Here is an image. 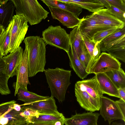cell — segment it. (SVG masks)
I'll return each mask as SVG.
<instances>
[{
    "instance_id": "15",
    "label": "cell",
    "mask_w": 125,
    "mask_h": 125,
    "mask_svg": "<svg viewBox=\"0 0 125 125\" xmlns=\"http://www.w3.org/2000/svg\"><path fill=\"white\" fill-rule=\"evenodd\" d=\"M94 13L97 20L104 26L121 29L125 27V23L111 14L106 8L101 9Z\"/></svg>"
},
{
    "instance_id": "47",
    "label": "cell",
    "mask_w": 125,
    "mask_h": 125,
    "mask_svg": "<svg viewBox=\"0 0 125 125\" xmlns=\"http://www.w3.org/2000/svg\"><path fill=\"white\" fill-rule=\"evenodd\" d=\"M111 125H123L121 123H119L116 122H113Z\"/></svg>"
},
{
    "instance_id": "25",
    "label": "cell",
    "mask_w": 125,
    "mask_h": 125,
    "mask_svg": "<svg viewBox=\"0 0 125 125\" xmlns=\"http://www.w3.org/2000/svg\"><path fill=\"white\" fill-rule=\"evenodd\" d=\"M9 79L6 72V63L3 57L0 55V94L6 95L11 93L8 84Z\"/></svg>"
},
{
    "instance_id": "48",
    "label": "cell",
    "mask_w": 125,
    "mask_h": 125,
    "mask_svg": "<svg viewBox=\"0 0 125 125\" xmlns=\"http://www.w3.org/2000/svg\"><path fill=\"white\" fill-rule=\"evenodd\" d=\"M3 116H1V117H0V119H1V117Z\"/></svg>"
},
{
    "instance_id": "2",
    "label": "cell",
    "mask_w": 125,
    "mask_h": 125,
    "mask_svg": "<svg viewBox=\"0 0 125 125\" xmlns=\"http://www.w3.org/2000/svg\"><path fill=\"white\" fill-rule=\"evenodd\" d=\"M51 96L56 98L59 102L65 99L68 87L71 84V71L56 67L48 69L44 72Z\"/></svg>"
},
{
    "instance_id": "27",
    "label": "cell",
    "mask_w": 125,
    "mask_h": 125,
    "mask_svg": "<svg viewBox=\"0 0 125 125\" xmlns=\"http://www.w3.org/2000/svg\"><path fill=\"white\" fill-rule=\"evenodd\" d=\"M117 89L125 88V73L122 68L105 73Z\"/></svg>"
},
{
    "instance_id": "40",
    "label": "cell",
    "mask_w": 125,
    "mask_h": 125,
    "mask_svg": "<svg viewBox=\"0 0 125 125\" xmlns=\"http://www.w3.org/2000/svg\"><path fill=\"white\" fill-rule=\"evenodd\" d=\"M119 98L125 102V88L118 89Z\"/></svg>"
},
{
    "instance_id": "32",
    "label": "cell",
    "mask_w": 125,
    "mask_h": 125,
    "mask_svg": "<svg viewBox=\"0 0 125 125\" xmlns=\"http://www.w3.org/2000/svg\"><path fill=\"white\" fill-rule=\"evenodd\" d=\"M100 42L96 43L93 52V56L89 61L86 71L89 74H90L91 69L101 54Z\"/></svg>"
},
{
    "instance_id": "49",
    "label": "cell",
    "mask_w": 125,
    "mask_h": 125,
    "mask_svg": "<svg viewBox=\"0 0 125 125\" xmlns=\"http://www.w3.org/2000/svg\"><path fill=\"white\" fill-rule=\"evenodd\" d=\"M97 125V124H96V125Z\"/></svg>"
},
{
    "instance_id": "6",
    "label": "cell",
    "mask_w": 125,
    "mask_h": 125,
    "mask_svg": "<svg viewBox=\"0 0 125 125\" xmlns=\"http://www.w3.org/2000/svg\"><path fill=\"white\" fill-rule=\"evenodd\" d=\"M100 115L109 125L114 121L121 120L125 122L124 115L115 101L103 96L100 98Z\"/></svg>"
},
{
    "instance_id": "12",
    "label": "cell",
    "mask_w": 125,
    "mask_h": 125,
    "mask_svg": "<svg viewBox=\"0 0 125 125\" xmlns=\"http://www.w3.org/2000/svg\"><path fill=\"white\" fill-rule=\"evenodd\" d=\"M47 6L50 11L52 18L58 20L67 28H74L79 25L81 19L72 13L61 9Z\"/></svg>"
},
{
    "instance_id": "30",
    "label": "cell",
    "mask_w": 125,
    "mask_h": 125,
    "mask_svg": "<svg viewBox=\"0 0 125 125\" xmlns=\"http://www.w3.org/2000/svg\"><path fill=\"white\" fill-rule=\"evenodd\" d=\"M78 57L86 69L90 57L83 40L80 43Z\"/></svg>"
},
{
    "instance_id": "46",
    "label": "cell",
    "mask_w": 125,
    "mask_h": 125,
    "mask_svg": "<svg viewBox=\"0 0 125 125\" xmlns=\"http://www.w3.org/2000/svg\"><path fill=\"white\" fill-rule=\"evenodd\" d=\"M9 0H0V5L4 4L8 1Z\"/></svg>"
},
{
    "instance_id": "7",
    "label": "cell",
    "mask_w": 125,
    "mask_h": 125,
    "mask_svg": "<svg viewBox=\"0 0 125 125\" xmlns=\"http://www.w3.org/2000/svg\"><path fill=\"white\" fill-rule=\"evenodd\" d=\"M80 19L78 26L81 34L91 41H93L94 36L97 32L112 28L102 25L97 19L94 13Z\"/></svg>"
},
{
    "instance_id": "9",
    "label": "cell",
    "mask_w": 125,
    "mask_h": 125,
    "mask_svg": "<svg viewBox=\"0 0 125 125\" xmlns=\"http://www.w3.org/2000/svg\"><path fill=\"white\" fill-rule=\"evenodd\" d=\"M16 76V81L13 84L15 89V96L19 88L27 90V85L31 84L28 78V53L26 48L23 51L21 60L17 69Z\"/></svg>"
},
{
    "instance_id": "19",
    "label": "cell",
    "mask_w": 125,
    "mask_h": 125,
    "mask_svg": "<svg viewBox=\"0 0 125 125\" xmlns=\"http://www.w3.org/2000/svg\"><path fill=\"white\" fill-rule=\"evenodd\" d=\"M47 6L62 9L68 11L78 17L82 11V8L79 5L73 3L64 2L59 0H41Z\"/></svg>"
},
{
    "instance_id": "5",
    "label": "cell",
    "mask_w": 125,
    "mask_h": 125,
    "mask_svg": "<svg viewBox=\"0 0 125 125\" xmlns=\"http://www.w3.org/2000/svg\"><path fill=\"white\" fill-rule=\"evenodd\" d=\"M42 35L45 43L68 52L70 46L69 34L60 26H49L43 31Z\"/></svg>"
},
{
    "instance_id": "17",
    "label": "cell",
    "mask_w": 125,
    "mask_h": 125,
    "mask_svg": "<svg viewBox=\"0 0 125 125\" xmlns=\"http://www.w3.org/2000/svg\"><path fill=\"white\" fill-rule=\"evenodd\" d=\"M95 75L103 94L119 98L117 88L105 73H99Z\"/></svg>"
},
{
    "instance_id": "31",
    "label": "cell",
    "mask_w": 125,
    "mask_h": 125,
    "mask_svg": "<svg viewBox=\"0 0 125 125\" xmlns=\"http://www.w3.org/2000/svg\"><path fill=\"white\" fill-rule=\"evenodd\" d=\"M121 29H122L114 27L99 31L94 35L93 41L95 43L97 42H100L108 36Z\"/></svg>"
},
{
    "instance_id": "38",
    "label": "cell",
    "mask_w": 125,
    "mask_h": 125,
    "mask_svg": "<svg viewBox=\"0 0 125 125\" xmlns=\"http://www.w3.org/2000/svg\"><path fill=\"white\" fill-rule=\"evenodd\" d=\"M111 5L125 12V0H106Z\"/></svg>"
},
{
    "instance_id": "44",
    "label": "cell",
    "mask_w": 125,
    "mask_h": 125,
    "mask_svg": "<svg viewBox=\"0 0 125 125\" xmlns=\"http://www.w3.org/2000/svg\"><path fill=\"white\" fill-rule=\"evenodd\" d=\"M65 121H58L56 122L54 125H64L65 124Z\"/></svg>"
},
{
    "instance_id": "41",
    "label": "cell",
    "mask_w": 125,
    "mask_h": 125,
    "mask_svg": "<svg viewBox=\"0 0 125 125\" xmlns=\"http://www.w3.org/2000/svg\"><path fill=\"white\" fill-rule=\"evenodd\" d=\"M99 1L103 5L104 7H105L106 9H109L111 6V5L106 0H99Z\"/></svg>"
},
{
    "instance_id": "16",
    "label": "cell",
    "mask_w": 125,
    "mask_h": 125,
    "mask_svg": "<svg viewBox=\"0 0 125 125\" xmlns=\"http://www.w3.org/2000/svg\"><path fill=\"white\" fill-rule=\"evenodd\" d=\"M76 83L80 88L95 99L100 100V98L103 96V94L95 75L91 78L78 81Z\"/></svg>"
},
{
    "instance_id": "14",
    "label": "cell",
    "mask_w": 125,
    "mask_h": 125,
    "mask_svg": "<svg viewBox=\"0 0 125 125\" xmlns=\"http://www.w3.org/2000/svg\"><path fill=\"white\" fill-rule=\"evenodd\" d=\"M100 114L91 112L72 115L69 118H65V125H95Z\"/></svg>"
},
{
    "instance_id": "26",
    "label": "cell",
    "mask_w": 125,
    "mask_h": 125,
    "mask_svg": "<svg viewBox=\"0 0 125 125\" xmlns=\"http://www.w3.org/2000/svg\"><path fill=\"white\" fill-rule=\"evenodd\" d=\"M3 116L7 120V125H22L27 123L26 119L23 115L22 109L20 111H17L12 108Z\"/></svg>"
},
{
    "instance_id": "36",
    "label": "cell",
    "mask_w": 125,
    "mask_h": 125,
    "mask_svg": "<svg viewBox=\"0 0 125 125\" xmlns=\"http://www.w3.org/2000/svg\"><path fill=\"white\" fill-rule=\"evenodd\" d=\"M21 109L23 115L26 119L27 123H30V120L32 117L40 114L37 111L29 108L22 107Z\"/></svg>"
},
{
    "instance_id": "8",
    "label": "cell",
    "mask_w": 125,
    "mask_h": 125,
    "mask_svg": "<svg viewBox=\"0 0 125 125\" xmlns=\"http://www.w3.org/2000/svg\"><path fill=\"white\" fill-rule=\"evenodd\" d=\"M121 64L116 58L108 53H101L90 71V73L96 74L118 70L121 68Z\"/></svg>"
},
{
    "instance_id": "24",
    "label": "cell",
    "mask_w": 125,
    "mask_h": 125,
    "mask_svg": "<svg viewBox=\"0 0 125 125\" xmlns=\"http://www.w3.org/2000/svg\"><path fill=\"white\" fill-rule=\"evenodd\" d=\"M16 95L18 100L23 101L25 103L44 100L49 97V96H43L38 95L21 88L18 89Z\"/></svg>"
},
{
    "instance_id": "45",
    "label": "cell",
    "mask_w": 125,
    "mask_h": 125,
    "mask_svg": "<svg viewBox=\"0 0 125 125\" xmlns=\"http://www.w3.org/2000/svg\"><path fill=\"white\" fill-rule=\"evenodd\" d=\"M5 28L3 26L0 25V37L5 30Z\"/></svg>"
},
{
    "instance_id": "13",
    "label": "cell",
    "mask_w": 125,
    "mask_h": 125,
    "mask_svg": "<svg viewBox=\"0 0 125 125\" xmlns=\"http://www.w3.org/2000/svg\"><path fill=\"white\" fill-rule=\"evenodd\" d=\"M23 52L22 48L20 46L15 51L3 57L6 63V73L9 78L16 76Z\"/></svg>"
},
{
    "instance_id": "3",
    "label": "cell",
    "mask_w": 125,
    "mask_h": 125,
    "mask_svg": "<svg viewBox=\"0 0 125 125\" xmlns=\"http://www.w3.org/2000/svg\"><path fill=\"white\" fill-rule=\"evenodd\" d=\"M17 14H22L31 25L38 24L48 16L49 12L36 0H11Z\"/></svg>"
},
{
    "instance_id": "21",
    "label": "cell",
    "mask_w": 125,
    "mask_h": 125,
    "mask_svg": "<svg viewBox=\"0 0 125 125\" xmlns=\"http://www.w3.org/2000/svg\"><path fill=\"white\" fill-rule=\"evenodd\" d=\"M61 1L77 4L82 8L86 9L93 13L104 8L103 4L99 0H61Z\"/></svg>"
},
{
    "instance_id": "29",
    "label": "cell",
    "mask_w": 125,
    "mask_h": 125,
    "mask_svg": "<svg viewBox=\"0 0 125 125\" xmlns=\"http://www.w3.org/2000/svg\"><path fill=\"white\" fill-rule=\"evenodd\" d=\"M69 37L70 45L73 46L78 56L80 43L82 40L78 26L74 28L70 32Z\"/></svg>"
},
{
    "instance_id": "37",
    "label": "cell",
    "mask_w": 125,
    "mask_h": 125,
    "mask_svg": "<svg viewBox=\"0 0 125 125\" xmlns=\"http://www.w3.org/2000/svg\"><path fill=\"white\" fill-rule=\"evenodd\" d=\"M82 40L90 56L89 61L93 56V51L96 43L93 41L90 40L84 36H82Z\"/></svg>"
},
{
    "instance_id": "22",
    "label": "cell",
    "mask_w": 125,
    "mask_h": 125,
    "mask_svg": "<svg viewBox=\"0 0 125 125\" xmlns=\"http://www.w3.org/2000/svg\"><path fill=\"white\" fill-rule=\"evenodd\" d=\"M114 57L125 62V35L120 40L112 45L107 51Z\"/></svg>"
},
{
    "instance_id": "42",
    "label": "cell",
    "mask_w": 125,
    "mask_h": 125,
    "mask_svg": "<svg viewBox=\"0 0 125 125\" xmlns=\"http://www.w3.org/2000/svg\"><path fill=\"white\" fill-rule=\"evenodd\" d=\"M12 108L17 111H20L21 109V105L16 103L14 104Z\"/></svg>"
},
{
    "instance_id": "33",
    "label": "cell",
    "mask_w": 125,
    "mask_h": 125,
    "mask_svg": "<svg viewBox=\"0 0 125 125\" xmlns=\"http://www.w3.org/2000/svg\"><path fill=\"white\" fill-rule=\"evenodd\" d=\"M125 35V27L111 34L100 42V44L109 42L116 39Z\"/></svg>"
},
{
    "instance_id": "4",
    "label": "cell",
    "mask_w": 125,
    "mask_h": 125,
    "mask_svg": "<svg viewBox=\"0 0 125 125\" xmlns=\"http://www.w3.org/2000/svg\"><path fill=\"white\" fill-rule=\"evenodd\" d=\"M8 26L10 36L8 52L11 53L20 46L24 39L29 26L27 21L22 14H16L14 15Z\"/></svg>"
},
{
    "instance_id": "43",
    "label": "cell",
    "mask_w": 125,
    "mask_h": 125,
    "mask_svg": "<svg viewBox=\"0 0 125 125\" xmlns=\"http://www.w3.org/2000/svg\"><path fill=\"white\" fill-rule=\"evenodd\" d=\"M22 125H54L44 124L38 123H26Z\"/></svg>"
},
{
    "instance_id": "35",
    "label": "cell",
    "mask_w": 125,
    "mask_h": 125,
    "mask_svg": "<svg viewBox=\"0 0 125 125\" xmlns=\"http://www.w3.org/2000/svg\"><path fill=\"white\" fill-rule=\"evenodd\" d=\"M108 10L111 14L120 21L125 23V12L112 5H111Z\"/></svg>"
},
{
    "instance_id": "1",
    "label": "cell",
    "mask_w": 125,
    "mask_h": 125,
    "mask_svg": "<svg viewBox=\"0 0 125 125\" xmlns=\"http://www.w3.org/2000/svg\"><path fill=\"white\" fill-rule=\"evenodd\" d=\"M23 42L28 53V77L44 72L46 63V44L42 38L31 36L24 38Z\"/></svg>"
},
{
    "instance_id": "23",
    "label": "cell",
    "mask_w": 125,
    "mask_h": 125,
    "mask_svg": "<svg viewBox=\"0 0 125 125\" xmlns=\"http://www.w3.org/2000/svg\"><path fill=\"white\" fill-rule=\"evenodd\" d=\"M65 118L62 113L57 115L40 114L32 117L30 123L54 125L58 121H65Z\"/></svg>"
},
{
    "instance_id": "39",
    "label": "cell",
    "mask_w": 125,
    "mask_h": 125,
    "mask_svg": "<svg viewBox=\"0 0 125 125\" xmlns=\"http://www.w3.org/2000/svg\"><path fill=\"white\" fill-rule=\"evenodd\" d=\"M115 101L123 114L125 115V102L120 99Z\"/></svg>"
},
{
    "instance_id": "34",
    "label": "cell",
    "mask_w": 125,
    "mask_h": 125,
    "mask_svg": "<svg viewBox=\"0 0 125 125\" xmlns=\"http://www.w3.org/2000/svg\"><path fill=\"white\" fill-rule=\"evenodd\" d=\"M16 102L14 100L0 104V117L4 115L12 109Z\"/></svg>"
},
{
    "instance_id": "18",
    "label": "cell",
    "mask_w": 125,
    "mask_h": 125,
    "mask_svg": "<svg viewBox=\"0 0 125 125\" xmlns=\"http://www.w3.org/2000/svg\"><path fill=\"white\" fill-rule=\"evenodd\" d=\"M67 54L69 59L70 66L77 76L83 79L89 74L79 59L73 46L70 45L69 51Z\"/></svg>"
},
{
    "instance_id": "20",
    "label": "cell",
    "mask_w": 125,
    "mask_h": 125,
    "mask_svg": "<svg viewBox=\"0 0 125 125\" xmlns=\"http://www.w3.org/2000/svg\"><path fill=\"white\" fill-rule=\"evenodd\" d=\"M15 6L11 0L0 5V25L5 29L8 27L14 15Z\"/></svg>"
},
{
    "instance_id": "28",
    "label": "cell",
    "mask_w": 125,
    "mask_h": 125,
    "mask_svg": "<svg viewBox=\"0 0 125 125\" xmlns=\"http://www.w3.org/2000/svg\"><path fill=\"white\" fill-rule=\"evenodd\" d=\"M10 28L8 26L0 37V55L3 57L9 53L10 42Z\"/></svg>"
},
{
    "instance_id": "10",
    "label": "cell",
    "mask_w": 125,
    "mask_h": 125,
    "mask_svg": "<svg viewBox=\"0 0 125 125\" xmlns=\"http://www.w3.org/2000/svg\"><path fill=\"white\" fill-rule=\"evenodd\" d=\"M75 96L81 107L86 110L94 112L100 110V100L94 99L80 88L76 83L75 85Z\"/></svg>"
},
{
    "instance_id": "11",
    "label": "cell",
    "mask_w": 125,
    "mask_h": 125,
    "mask_svg": "<svg viewBox=\"0 0 125 125\" xmlns=\"http://www.w3.org/2000/svg\"><path fill=\"white\" fill-rule=\"evenodd\" d=\"M21 105L36 111L40 114L57 115L60 113L58 111L55 101L52 96L42 100L32 103H25Z\"/></svg>"
}]
</instances>
